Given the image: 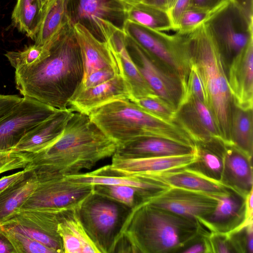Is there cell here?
Segmentation results:
<instances>
[{"mask_svg": "<svg viewBox=\"0 0 253 253\" xmlns=\"http://www.w3.org/2000/svg\"><path fill=\"white\" fill-rule=\"evenodd\" d=\"M124 2L128 4L132 5L139 2H141L143 0H122Z\"/></svg>", "mask_w": 253, "mask_h": 253, "instance_id": "obj_52", "label": "cell"}, {"mask_svg": "<svg viewBox=\"0 0 253 253\" xmlns=\"http://www.w3.org/2000/svg\"><path fill=\"white\" fill-rule=\"evenodd\" d=\"M210 233V231L203 225L198 234L190 241L179 253H211L209 240Z\"/></svg>", "mask_w": 253, "mask_h": 253, "instance_id": "obj_43", "label": "cell"}, {"mask_svg": "<svg viewBox=\"0 0 253 253\" xmlns=\"http://www.w3.org/2000/svg\"><path fill=\"white\" fill-rule=\"evenodd\" d=\"M61 212L21 210L2 224L0 228L24 234L52 250L54 253H64L62 240L57 231Z\"/></svg>", "mask_w": 253, "mask_h": 253, "instance_id": "obj_13", "label": "cell"}, {"mask_svg": "<svg viewBox=\"0 0 253 253\" xmlns=\"http://www.w3.org/2000/svg\"><path fill=\"white\" fill-rule=\"evenodd\" d=\"M142 202L199 221L212 213L218 200L214 196L203 192L169 187Z\"/></svg>", "mask_w": 253, "mask_h": 253, "instance_id": "obj_14", "label": "cell"}, {"mask_svg": "<svg viewBox=\"0 0 253 253\" xmlns=\"http://www.w3.org/2000/svg\"><path fill=\"white\" fill-rule=\"evenodd\" d=\"M74 114L68 108L57 110L27 133L13 151L35 153L46 148L60 137Z\"/></svg>", "mask_w": 253, "mask_h": 253, "instance_id": "obj_21", "label": "cell"}, {"mask_svg": "<svg viewBox=\"0 0 253 253\" xmlns=\"http://www.w3.org/2000/svg\"><path fill=\"white\" fill-rule=\"evenodd\" d=\"M174 122L196 143L222 140L209 107L194 97L186 98L176 111Z\"/></svg>", "mask_w": 253, "mask_h": 253, "instance_id": "obj_15", "label": "cell"}, {"mask_svg": "<svg viewBox=\"0 0 253 253\" xmlns=\"http://www.w3.org/2000/svg\"><path fill=\"white\" fill-rule=\"evenodd\" d=\"M253 20L232 0L213 12L204 23L228 67L253 39Z\"/></svg>", "mask_w": 253, "mask_h": 253, "instance_id": "obj_7", "label": "cell"}, {"mask_svg": "<svg viewBox=\"0 0 253 253\" xmlns=\"http://www.w3.org/2000/svg\"><path fill=\"white\" fill-rule=\"evenodd\" d=\"M94 192L108 199L132 209L143 202L144 196L133 187L119 185H94Z\"/></svg>", "mask_w": 253, "mask_h": 253, "instance_id": "obj_34", "label": "cell"}, {"mask_svg": "<svg viewBox=\"0 0 253 253\" xmlns=\"http://www.w3.org/2000/svg\"><path fill=\"white\" fill-rule=\"evenodd\" d=\"M212 13L192 6H189L179 17L174 31L179 34L191 31L204 23Z\"/></svg>", "mask_w": 253, "mask_h": 253, "instance_id": "obj_38", "label": "cell"}, {"mask_svg": "<svg viewBox=\"0 0 253 253\" xmlns=\"http://www.w3.org/2000/svg\"><path fill=\"white\" fill-rule=\"evenodd\" d=\"M117 146L88 115L74 112L57 140L41 151L28 153L30 161L26 168L33 169L38 178L77 174L112 157Z\"/></svg>", "mask_w": 253, "mask_h": 253, "instance_id": "obj_1", "label": "cell"}, {"mask_svg": "<svg viewBox=\"0 0 253 253\" xmlns=\"http://www.w3.org/2000/svg\"><path fill=\"white\" fill-rule=\"evenodd\" d=\"M196 160V152L179 156L136 158H124L114 154L109 166L113 170L139 177L151 173L186 167Z\"/></svg>", "mask_w": 253, "mask_h": 253, "instance_id": "obj_19", "label": "cell"}, {"mask_svg": "<svg viewBox=\"0 0 253 253\" xmlns=\"http://www.w3.org/2000/svg\"><path fill=\"white\" fill-rule=\"evenodd\" d=\"M68 0H51L45 5L35 44L45 46L59 39L73 27L70 19Z\"/></svg>", "mask_w": 253, "mask_h": 253, "instance_id": "obj_28", "label": "cell"}, {"mask_svg": "<svg viewBox=\"0 0 253 253\" xmlns=\"http://www.w3.org/2000/svg\"><path fill=\"white\" fill-rule=\"evenodd\" d=\"M192 146L158 137H142L117 145L115 154L124 158H136L184 155L195 153Z\"/></svg>", "mask_w": 253, "mask_h": 253, "instance_id": "obj_24", "label": "cell"}, {"mask_svg": "<svg viewBox=\"0 0 253 253\" xmlns=\"http://www.w3.org/2000/svg\"><path fill=\"white\" fill-rule=\"evenodd\" d=\"M253 109H243L234 104L230 125V143L253 157Z\"/></svg>", "mask_w": 253, "mask_h": 253, "instance_id": "obj_33", "label": "cell"}, {"mask_svg": "<svg viewBox=\"0 0 253 253\" xmlns=\"http://www.w3.org/2000/svg\"><path fill=\"white\" fill-rule=\"evenodd\" d=\"M73 31L83 60V79L104 68L111 67L121 71L117 59L107 42L99 40L79 23L73 25Z\"/></svg>", "mask_w": 253, "mask_h": 253, "instance_id": "obj_23", "label": "cell"}, {"mask_svg": "<svg viewBox=\"0 0 253 253\" xmlns=\"http://www.w3.org/2000/svg\"><path fill=\"white\" fill-rule=\"evenodd\" d=\"M26 171L27 169L24 168L21 171L0 178V192L22 178Z\"/></svg>", "mask_w": 253, "mask_h": 253, "instance_id": "obj_48", "label": "cell"}, {"mask_svg": "<svg viewBox=\"0 0 253 253\" xmlns=\"http://www.w3.org/2000/svg\"><path fill=\"white\" fill-rule=\"evenodd\" d=\"M131 98L129 86L122 74L95 86L75 92L68 108L86 115L92 110L116 100Z\"/></svg>", "mask_w": 253, "mask_h": 253, "instance_id": "obj_16", "label": "cell"}, {"mask_svg": "<svg viewBox=\"0 0 253 253\" xmlns=\"http://www.w3.org/2000/svg\"><path fill=\"white\" fill-rule=\"evenodd\" d=\"M139 177L169 187L199 191L214 197L227 194L230 190L221 184L207 178L186 167L151 173Z\"/></svg>", "mask_w": 253, "mask_h": 253, "instance_id": "obj_25", "label": "cell"}, {"mask_svg": "<svg viewBox=\"0 0 253 253\" xmlns=\"http://www.w3.org/2000/svg\"><path fill=\"white\" fill-rule=\"evenodd\" d=\"M131 209L94 192L81 205L80 219L100 253H112Z\"/></svg>", "mask_w": 253, "mask_h": 253, "instance_id": "obj_6", "label": "cell"}, {"mask_svg": "<svg viewBox=\"0 0 253 253\" xmlns=\"http://www.w3.org/2000/svg\"><path fill=\"white\" fill-rule=\"evenodd\" d=\"M128 5L122 0H68L67 8L73 25L79 23L107 42L116 31H123Z\"/></svg>", "mask_w": 253, "mask_h": 253, "instance_id": "obj_8", "label": "cell"}, {"mask_svg": "<svg viewBox=\"0 0 253 253\" xmlns=\"http://www.w3.org/2000/svg\"><path fill=\"white\" fill-rule=\"evenodd\" d=\"M126 19L155 31H168L174 28L168 11L142 2L128 5Z\"/></svg>", "mask_w": 253, "mask_h": 253, "instance_id": "obj_31", "label": "cell"}, {"mask_svg": "<svg viewBox=\"0 0 253 253\" xmlns=\"http://www.w3.org/2000/svg\"><path fill=\"white\" fill-rule=\"evenodd\" d=\"M107 42L117 58L122 74L129 86L131 93L130 100L157 95L140 73L128 51L124 31H116Z\"/></svg>", "mask_w": 253, "mask_h": 253, "instance_id": "obj_26", "label": "cell"}, {"mask_svg": "<svg viewBox=\"0 0 253 253\" xmlns=\"http://www.w3.org/2000/svg\"><path fill=\"white\" fill-rule=\"evenodd\" d=\"M120 74H122L120 70L111 67L98 70L83 79L75 92L102 84Z\"/></svg>", "mask_w": 253, "mask_h": 253, "instance_id": "obj_42", "label": "cell"}, {"mask_svg": "<svg viewBox=\"0 0 253 253\" xmlns=\"http://www.w3.org/2000/svg\"><path fill=\"white\" fill-rule=\"evenodd\" d=\"M40 1L42 6L44 8L48 2V0H40Z\"/></svg>", "mask_w": 253, "mask_h": 253, "instance_id": "obj_53", "label": "cell"}, {"mask_svg": "<svg viewBox=\"0 0 253 253\" xmlns=\"http://www.w3.org/2000/svg\"><path fill=\"white\" fill-rule=\"evenodd\" d=\"M227 233L236 253H253V222Z\"/></svg>", "mask_w": 253, "mask_h": 253, "instance_id": "obj_39", "label": "cell"}, {"mask_svg": "<svg viewBox=\"0 0 253 253\" xmlns=\"http://www.w3.org/2000/svg\"><path fill=\"white\" fill-rule=\"evenodd\" d=\"M125 34L149 55L165 64L186 82L190 62L180 35H169L126 20Z\"/></svg>", "mask_w": 253, "mask_h": 253, "instance_id": "obj_9", "label": "cell"}, {"mask_svg": "<svg viewBox=\"0 0 253 253\" xmlns=\"http://www.w3.org/2000/svg\"><path fill=\"white\" fill-rule=\"evenodd\" d=\"M196 144L197 160L186 167L207 178L221 184L225 143L220 139H214Z\"/></svg>", "mask_w": 253, "mask_h": 253, "instance_id": "obj_30", "label": "cell"}, {"mask_svg": "<svg viewBox=\"0 0 253 253\" xmlns=\"http://www.w3.org/2000/svg\"><path fill=\"white\" fill-rule=\"evenodd\" d=\"M0 253H16L11 241L0 228Z\"/></svg>", "mask_w": 253, "mask_h": 253, "instance_id": "obj_49", "label": "cell"}, {"mask_svg": "<svg viewBox=\"0 0 253 253\" xmlns=\"http://www.w3.org/2000/svg\"><path fill=\"white\" fill-rule=\"evenodd\" d=\"M232 0H191L190 6L212 13Z\"/></svg>", "mask_w": 253, "mask_h": 253, "instance_id": "obj_45", "label": "cell"}, {"mask_svg": "<svg viewBox=\"0 0 253 253\" xmlns=\"http://www.w3.org/2000/svg\"><path fill=\"white\" fill-rule=\"evenodd\" d=\"M50 0H48V2H49Z\"/></svg>", "mask_w": 253, "mask_h": 253, "instance_id": "obj_55", "label": "cell"}, {"mask_svg": "<svg viewBox=\"0 0 253 253\" xmlns=\"http://www.w3.org/2000/svg\"><path fill=\"white\" fill-rule=\"evenodd\" d=\"M191 0H174L168 11L173 25L175 26L182 13L190 6Z\"/></svg>", "mask_w": 253, "mask_h": 253, "instance_id": "obj_46", "label": "cell"}, {"mask_svg": "<svg viewBox=\"0 0 253 253\" xmlns=\"http://www.w3.org/2000/svg\"><path fill=\"white\" fill-rule=\"evenodd\" d=\"M250 19H253V0H233Z\"/></svg>", "mask_w": 253, "mask_h": 253, "instance_id": "obj_50", "label": "cell"}, {"mask_svg": "<svg viewBox=\"0 0 253 253\" xmlns=\"http://www.w3.org/2000/svg\"><path fill=\"white\" fill-rule=\"evenodd\" d=\"M125 35L127 48L149 86L159 97L177 111L186 97V81Z\"/></svg>", "mask_w": 253, "mask_h": 253, "instance_id": "obj_11", "label": "cell"}, {"mask_svg": "<svg viewBox=\"0 0 253 253\" xmlns=\"http://www.w3.org/2000/svg\"><path fill=\"white\" fill-rule=\"evenodd\" d=\"M79 183L96 185H119L133 187L144 195L143 201L169 187L156 181L124 174L111 169L109 165L85 173L66 176Z\"/></svg>", "mask_w": 253, "mask_h": 253, "instance_id": "obj_22", "label": "cell"}, {"mask_svg": "<svg viewBox=\"0 0 253 253\" xmlns=\"http://www.w3.org/2000/svg\"><path fill=\"white\" fill-rule=\"evenodd\" d=\"M227 80L234 104L243 109H252L253 39L229 64Z\"/></svg>", "mask_w": 253, "mask_h": 253, "instance_id": "obj_18", "label": "cell"}, {"mask_svg": "<svg viewBox=\"0 0 253 253\" xmlns=\"http://www.w3.org/2000/svg\"><path fill=\"white\" fill-rule=\"evenodd\" d=\"M88 116L90 121L117 145L147 136L196 145L175 122H168L153 115L129 99L108 103L92 110Z\"/></svg>", "mask_w": 253, "mask_h": 253, "instance_id": "obj_5", "label": "cell"}, {"mask_svg": "<svg viewBox=\"0 0 253 253\" xmlns=\"http://www.w3.org/2000/svg\"><path fill=\"white\" fill-rule=\"evenodd\" d=\"M21 98L17 95L0 94V119L7 114Z\"/></svg>", "mask_w": 253, "mask_h": 253, "instance_id": "obj_47", "label": "cell"}, {"mask_svg": "<svg viewBox=\"0 0 253 253\" xmlns=\"http://www.w3.org/2000/svg\"><path fill=\"white\" fill-rule=\"evenodd\" d=\"M202 227L197 220L141 202L131 209L118 238L124 237L132 253H175Z\"/></svg>", "mask_w": 253, "mask_h": 253, "instance_id": "obj_3", "label": "cell"}, {"mask_svg": "<svg viewBox=\"0 0 253 253\" xmlns=\"http://www.w3.org/2000/svg\"><path fill=\"white\" fill-rule=\"evenodd\" d=\"M44 9L40 0H17L12 13V24L19 32L35 41Z\"/></svg>", "mask_w": 253, "mask_h": 253, "instance_id": "obj_32", "label": "cell"}, {"mask_svg": "<svg viewBox=\"0 0 253 253\" xmlns=\"http://www.w3.org/2000/svg\"><path fill=\"white\" fill-rule=\"evenodd\" d=\"M30 161L27 153L15 151L0 152V174L11 170L24 169Z\"/></svg>", "mask_w": 253, "mask_h": 253, "instance_id": "obj_41", "label": "cell"}, {"mask_svg": "<svg viewBox=\"0 0 253 253\" xmlns=\"http://www.w3.org/2000/svg\"><path fill=\"white\" fill-rule=\"evenodd\" d=\"M142 2L152 5L168 11V0H143Z\"/></svg>", "mask_w": 253, "mask_h": 253, "instance_id": "obj_51", "label": "cell"}, {"mask_svg": "<svg viewBox=\"0 0 253 253\" xmlns=\"http://www.w3.org/2000/svg\"><path fill=\"white\" fill-rule=\"evenodd\" d=\"M38 181L35 190L21 210L61 212L79 209L94 192V185L76 182L66 177L38 178Z\"/></svg>", "mask_w": 253, "mask_h": 253, "instance_id": "obj_10", "label": "cell"}, {"mask_svg": "<svg viewBox=\"0 0 253 253\" xmlns=\"http://www.w3.org/2000/svg\"><path fill=\"white\" fill-rule=\"evenodd\" d=\"M57 110L32 98L22 97L0 119V152L13 151L27 133Z\"/></svg>", "mask_w": 253, "mask_h": 253, "instance_id": "obj_12", "label": "cell"}, {"mask_svg": "<svg viewBox=\"0 0 253 253\" xmlns=\"http://www.w3.org/2000/svg\"><path fill=\"white\" fill-rule=\"evenodd\" d=\"M209 240L211 253H236L228 233L210 232Z\"/></svg>", "mask_w": 253, "mask_h": 253, "instance_id": "obj_44", "label": "cell"}, {"mask_svg": "<svg viewBox=\"0 0 253 253\" xmlns=\"http://www.w3.org/2000/svg\"><path fill=\"white\" fill-rule=\"evenodd\" d=\"M25 168L22 178L0 192V226L21 210L37 185L35 170Z\"/></svg>", "mask_w": 253, "mask_h": 253, "instance_id": "obj_29", "label": "cell"}, {"mask_svg": "<svg viewBox=\"0 0 253 253\" xmlns=\"http://www.w3.org/2000/svg\"><path fill=\"white\" fill-rule=\"evenodd\" d=\"M252 158L234 145L225 143L221 183L244 198L253 190Z\"/></svg>", "mask_w": 253, "mask_h": 253, "instance_id": "obj_20", "label": "cell"}, {"mask_svg": "<svg viewBox=\"0 0 253 253\" xmlns=\"http://www.w3.org/2000/svg\"><path fill=\"white\" fill-rule=\"evenodd\" d=\"M78 210L60 213L57 231L62 240L64 253H100L87 234Z\"/></svg>", "mask_w": 253, "mask_h": 253, "instance_id": "obj_27", "label": "cell"}, {"mask_svg": "<svg viewBox=\"0 0 253 253\" xmlns=\"http://www.w3.org/2000/svg\"><path fill=\"white\" fill-rule=\"evenodd\" d=\"M16 253H54L49 248L36 240L20 233L10 230H3Z\"/></svg>", "mask_w": 253, "mask_h": 253, "instance_id": "obj_37", "label": "cell"}, {"mask_svg": "<svg viewBox=\"0 0 253 253\" xmlns=\"http://www.w3.org/2000/svg\"><path fill=\"white\" fill-rule=\"evenodd\" d=\"M141 109L164 120L174 122L176 111L158 95L131 100Z\"/></svg>", "mask_w": 253, "mask_h": 253, "instance_id": "obj_36", "label": "cell"}, {"mask_svg": "<svg viewBox=\"0 0 253 253\" xmlns=\"http://www.w3.org/2000/svg\"><path fill=\"white\" fill-rule=\"evenodd\" d=\"M174 0H168V9Z\"/></svg>", "mask_w": 253, "mask_h": 253, "instance_id": "obj_54", "label": "cell"}, {"mask_svg": "<svg viewBox=\"0 0 253 253\" xmlns=\"http://www.w3.org/2000/svg\"><path fill=\"white\" fill-rule=\"evenodd\" d=\"M51 44L41 46L36 44L25 47L23 50L7 52L5 54L11 66L15 69L36 64L50 54Z\"/></svg>", "mask_w": 253, "mask_h": 253, "instance_id": "obj_35", "label": "cell"}, {"mask_svg": "<svg viewBox=\"0 0 253 253\" xmlns=\"http://www.w3.org/2000/svg\"><path fill=\"white\" fill-rule=\"evenodd\" d=\"M186 97H194L208 105L206 89L196 65L190 62V70L186 82Z\"/></svg>", "mask_w": 253, "mask_h": 253, "instance_id": "obj_40", "label": "cell"}, {"mask_svg": "<svg viewBox=\"0 0 253 253\" xmlns=\"http://www.w3.org/2000/svg\"><path fill=\"white\" fill-rule=\"evenodd\" d=\"M216 198L218 202L214 211L199 221L209 231L227 233L253 222L247 214L245 198L232 190Z\"/></svg>", "mask_w": 253, "mask_h": 253, "instance_id": "obj_17", "label": "cell"}, {"mask_svg": "<svg viewBox=\"0 0 253 253\" xmlns=\"http://www.w3.org/2000/svg\"><path fill=\"white\" fill-rule=\"evenodd\" d=\"M83 75L81 53L73 27L53 42L46 58L15 69V82L23 96L63 110L68 108Z\"/></svg>", "mask_w": 253, "mask_h": 253, "instance_id": "obj_2", "label": "cell"}, {"mask_svg": "<svg viewBox=\"0 0 253 253\" xmlns=\"http://www.w3.org/2000/svg\"><path fill=\"white\" fill-rule=\"evenodd\" d=\"M180 34L190 62L197 67L206 89L208 106L220 136L230 143L231 117L234 102L227 80L228 66L204 23Z\"/></svg>", "mask_w": 253, "mask_h": 253, "instance_id": "obj_4", "label": "cell"}]
</instances>
